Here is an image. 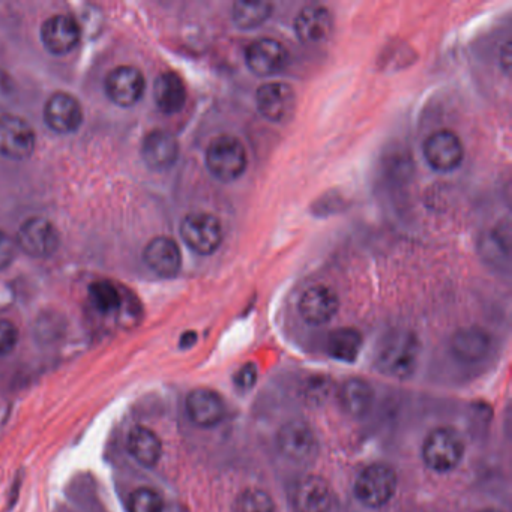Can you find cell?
<instances>
[{
  "instance_id": "obj_1",
  "label": "cell",
  "mask_w": 512,
  "mask_h": 512,
  "mask_svg": "<svg viewBox=\"0 0 512 512\" xmlns=\"http://www.w3.org/2000/svg\"><path fill=\"white\" fill-rule=\"evenodd\" d=\"M421 343L415 332L395 329L380 341L376 353V367L392 379L406 380L418 368Z\"/></svg>"
},
{
  "instance_id": "obj_2",
  "label": "cell",
  "mask_w": 512,
  "mask_h": 512,
  "mask_svg": "<svg viewBox=\"0 0 512 512\" xmlns=\"http://www.w3.org/2000/svg\"><path fill=\"white\" fill-rule=\"evenodd\" d=\"M466 451L463 437L454 428H434L422 445V460L436 473H449L461 463Z\"/></svg>"
},
{
  "instance_id": "obj_3",
  "label": "cell",
  "mask_w": 512,
  "mask_h": 512,
  "mask_svg": "<svg viewBox=\"0 0 512 512\" xmlns=\"http://www.w3.org/2000/svg\"><path fill=\"white\" fill-rule=\"evenodd\" d=\"M247 164L245 146L233 136L217 137L206 151V166L211 175L221 182H233L241 178Z\"/></svg>"
},
{
  "instance_id": "obj_4",
  "label": "cell",
  "mask_w": 512,
  "mask_h": 512,
  "mask_svg": "<svg viewBox=\"0 0 512 512\" xmlns=\"http://www.w3.org/2000/svg\"><path fill=\"white\" fill-rule=\"evenodd\" d=\"M397 475L388 464L374 463L356 476L353 493L367 508H382L397 491Z\"/></svg>"
},
{
  "instance_id": "obj_5",
  "label": "cell",
  "mask_w": 512,
  "mask_h": 512,
  "mask_svg": "<svg viewBox=\"0 0 512 512\" xmlns=\"http://www.w3.org/2000/svg\"><path fill=\"white\" fill-rule=\"evenodd\" d=\"M277 446L281 454L295 464H310L319 455V440L308 422L292 419L280 428Z\"/></svg>"
},
{
  "instance_id": "obj_6",
  "label": "cell",
  "mask_w": 512,
  "mask_h": 512,
  "mask_svg": "<svg viewBox=\"0 0 512 512\" xmlns=\"http://www.w3.org/2000/svg\"><path fill=\"white\" fill-rule=\"evenodd\" d=\"M223 226L215 215L208 212L188 214L181 223V236L194 253L209 256L223 242Z\"/></svg>"
},
{
  "instance_id": "obj_7",
  "label": "cell",
  "mask_w": 512,
  "mask_h": 512,
  "mask_svg": "<svg viewBox=\"0 0 512 512\" xmlns=\"http://www.w3.org/2000/svg\"><path fill=\"white\" fill-rule=\"evenodd\" d=\"M16 244L28 256L46 259L61 247V235L52 221L43 217H32L20 226Z\"/></svg>"
},
{
  "instance_id": "obj_8",
  "label": "cell",
  "mask_w": 512,
  "mask_h": 512,
  "mask_svg": "<svg viewBox=\"0 0 512 512\" xmlns=\"http://www.w3.org/2000/svg\"><path fill=\"white\" fill-rule=\"evenodd\" d=\"M37 145L34 128L16 115L0 116V155L10 160H26Z\"/></svg>"
},
{
  "instance_id": "obj_9",
  "label": "cell",
  "mask_w": 512,
  "mask_h": 512,
  "mask_svg": "<svg viewBox=\"0 0 512 512\" xmlns=\"http://www.w3.org/2000/svg\"><path fill=\"white\" fill-rule=\"evenodd\" d=\"M289 499L295 512H329L332 488L322 476H301L290 485Z\"/></svg>"
},
{
  "instance_id": "obj_10",
  "label": "cell",
  "mask_w": 512,
  "mask_h": 512,
  "mask_svg": "<svg viewBox=\"0 0 512 512\" xmlns=\"http://www.w3.org/2000/svg\"><path fill=\"white\" fill-rule=\"evenodd\" d=\"M256 104L263 118L283 124L295 115L296 92L287 83H266L257 89Z\"/></svg>"
},
{
  "instance_id": "obj_11",
  "label": "cell",
  "mask_w": 512,
  "mask_h": 512,
  "mask_svg": "<svg viewBox=\"0 0 512 512\" xmlns=\"http://www.w3.org/2000/svg\"><path fill=\"white\" fill-rule=\"evenodd\" d=\"M424 157L436 172H452L463 163V143L452 131H436L425 140Z\"/></svg>"
},
{
  "instance_id": "obj_12",
  "label": "cell",
  "mask_w": 512,
  "mask_h": 512,
  "mask_svg": "<svg viewBox=\"0 0 512 512\" xmlns=\"http://www.w3.org/2000/svg\"><path fill=\"white\" fill-rule=\"evenodd\" d=\"M146 80L139 68L122 65L110 71L106 91L110 100L119 107H133L145 94Z\"/></svg>"
},
{
  "instance_id": "obj_13",
  "label": "cell",
  "mask_w": 512,
  "mask_h": 512,
  "mask_svg": "<svg viewBox=\"0 0 512 512\" xmlns=\"http://www.w3.org/2000/svg\"><path fill=\"white\" fill-rule=\"evenodd\" d=\"M245 61L256 76H274L289 64V52L280 41L260 38L247 47Z\"/></svg>"
},
{
  "instance_id": "obj_14",
  "label": "cell",
  "mask_w": 512,
  "mask_h": 512,
  "mask_svg": "<svg viewBox=\"0 0 512 512\" xmlns=\"http://www.w3.org/2000/svg\"><path fill=\"white\" fill-rule=\"evenodd\" d=\"M82 29L74 17L56 14L44 22L41 40L44 47L56 56L68 55L79 46Z\"/></svg>"
},
{
  "instance_id": "obj_15",
  "label": "cell",
  "mask_w": 512,
  "mask_h": 512,
  "mask_svg": "<svg viewBox=\"0 0 512 512\" xmlns=\"http://www.w3.org/2000/svg\"><path fill=\"white\" fill-rule=\"evenodd\" d=\"M44 121L58 134H71L83 124V109L77 98L67 92L52 95L44 107Z\"/></svg>"
},
{
  "instance_id": "obj_16",
  "label": "cell",
  "mask_w": 512,
  "mask_h": 512,
  "mask_svg": "<svg viewBox=\"0 0 512 512\" xmlns=\"http://www.w3.org/2000/svg\"><path fill=\"white\" fill-rule=\"evenodd\" d=\"M188 418L200 428H214L226 418L223 397L212 389L197 388L185 400Z\"/></svg>"
},
{
  "instance_id": "obj_17",
  "label": "cell",
  "mask_w": 512,
  "mask_h": 512,
  "mask_svg": "<svg viewBox=\"0 0 512 512\" xmlns=\"http://www.w3.org/2000/svg\"><path fill=\"white\" fill-rule=\"evenodd\" d=\"M340 299L328 286H314L302 295L299 313L310 325H326L337 316Z\"/></svg>"
},
{
  "instance_id": "obj_18",
  "label": "cell",
  "mask_w": 512,
  "mask_h": 512,
  "mask_svg": "<svg viewBox=\"0 0 512 512\" xmlns=\"http://www.w3.org/2000/svg\"><path fill=\"white\" fill-rule=\"evenodd\" d=\"M146 265L152 272L163 278H172L182 268V254L175 239L158 236L146 245L143 253Z\"/></svg>"
},
{
  "instance_id": "obj_19",
  "label": "cell",
  "mask_w": 512,
  "mask_h": 512,
  "mask_svg": "<svg viewBox=\"0 0 512 512\" xmlns=\"http://www.w3.org/2000/svg\"><path fill=\"white\" fill-rule=\"evenodd\" d=\"M490 334L478 326H470L455 332L451 338V352L464 364H476L484 361L491 350Z\"/></svg>"
},
{
  "instance_id": "obj_20",
  "label": "cell",
  "mask_w": 512,
  "mask_h": 512,
  "mask_svg": "<svg viewBox=\"0 0 512 512\" xmlns=\"http://www.w3.org/2000/svg\"><path fill=\"white\" fill-rule=\"evenodd\" d=\"M334 31L331 11L319 5L304 8L295 20V32L305 44L325 43Z\"/></svg>"
},
{
  "instance_id": "obj_21",
  "label": "cell",
  "mask_w": 512,
  "mask_h": 512,
  "mask_svg": "<svg viewBox=\"0 0 512 512\" xmlns=\"http://www.w3.org/2000/svg\"><path fill=\"white\" fill-rule=\"evenodd\" d=\"M142 157L151 169H170L178 161V140L167 131H151L143 140Z\"/></svg>"
},
{
  "instance_id": "obj_22",
  "label": "cell",
  "mask_w": 512,
  "mask_h": 512,
  "mask_svg": "<svg viewBox=\"0 0 512 512\" xmlns=\"http://www.w3.org/2000/svg\"><path fill=\"white\" fill-rule=\"evenodd\" d=\"M341 409L353 419H364L374 406V389L359 377L346 380L338 391Z\"/></svg>"
},
{
  "instance_id": "obj_23",
  "label": "cell",
  "mask_w": 512,
  "mask_h": 512,
  "mask_svg": "<svg viewBox=\"0 0 512 512\" xmlns=\"http://www.w3.org/2000/svg\"><path fill=\"white\" fill-rule=\"evenodd\" d=\"M155 104L166 115L181 112L187 103V88L184 80L176 73H163L154 85Z\"/></svg>"
},
{
  "instance_id": "obj_24",
  "label": "cell",
  "mask_w": 512,
  "mask_h": 512,
  "mask_svg": "<svg viewBox=\"0 0 512 512\" xmlns=\"http://www.w3.org/2000/svg\"><path fill=\"white\" fill-rule=\"evenodd\" d=\"M128 451L143 467L157 466L163 455V442L148 427H134L128 434Z\"/></svg>"
},
{
  "instance_id": "obj_25",
  "label": "cell",
  "mask_w": 512,
  "mask_h": 512,
  "mask_svg": "<svg viewBox=\"0 0 512 512\" xmlns=\"http://www.w3.org/2000/svg\"><path fill=\"white\" fill-rule=\"evenodd\" d=\"M361 332L353 328H338L329 334L326 350L331 358L341 362H355L362 349Z\"/></svg>"
},
{
  "instance_id": "obj_26",
  "label": "cell",
  "mask_w": 512,
  "mask_h": 512,
  "mask_svg": "<svg viewBox=\"0 0 512 512\" xmlns=\"http://www.w3.org/2000/svg\"><path fill=\"white\" fill-rule=\"evenodd\" d=\"M89 301L98 313L110 316L122 310L125 298L122 290L112 281L98 280L89 286Z\"/></svg>"
},
{
  "instance_id": "obj_27",
  "label": "cell",
  "mask_w": 512,
  "mask_h": 512,
  "mask_svg": "<svg viewBox=\"0 0 512 512\" xmlns=\"http://www.w3.org/2000/svg\"><path fill=\"white\" fill-rule=\"evenodd\" d=\"M272 10L274 8H272L269 2H247V0H241V2L233 4V22H235L238 28L250 31V29L262 26L271 17Z\"/></svg>"
},
{
  "instance_id": "obj_28",
  "label": "cell",
  "mask_w": 512,
  "mask_h": 512,
  "mask_svg": "<svg viewBox=\"0 0 512 512\" xmlns=\"http://www.w3.org/2000/svg\"><path fill=\"white\" fill-rule=\"evenodd\" d=\"M481 251L485 260L491 265L508 268L509 251H511V232H509L508 221H506L505 227H497L487 236V239L482 241Z\"/></svg>"
},
{
  "instance_id": "obj_29",
  "label": "cell",
  "mask_w": 512,
  "mask_h": 512,
  "mask_svg": "<svg viewBox=\"0 0 512 512\" xmlns=\"http://www.w3.org/2000/svg\"><path fill=\"white\" fill-rule=\"evenodd\" d=\"M236 512H278V509L266 491L247 488L236 500Z\"/></svg>"
},
{
  "instance_id": "obj_30",
  "label": "cell",
  "mask_w": 512,
  "mask_h": 512,
  "mask_svg": "<svg viewBox=\"0 0 512 512\" xmlns=\"http://www.w3.org/2000/svg\"><path fill=\"white\" fill-rule=\"evenodd\" d=\"M163 497L154 488L140 487L133 491L128 500V512H163Z\"/></svg>"
},
{
  "instance_id": "obj_31",
  "label": "cell",
  "mask_w": 512,
  "mask_h": 512,
  "mask_svg": "<svg viewBox=\"0 0 512 512\" xmlns=\"http://www.w3.org/2000/svg\"><path fill=\"white\" fill-rule=\"evenodd\" d=\"M329 391H331V383H329L328 377L322 376L310 377L302 388L305 401L310 404H320L325 401L328 398Z\"/></svg>"
},
{
  "instance_id": "obj_32",
  "label": "cell",
  "mask_w": 512,
  "mask_h": 512,
  "mask_svg": "<svg viewBox=\"0 0 512 512\" xmlns=\"http://www.w3.org/2000/svg\"><path fill=\"white\" fill-rule=\"evenodd\" d=\"M19 328L10 320H0V356H7L16 350L19 344Z\"/></svg>"
},
{
  "instance_id": "obj_33",
  "label": "cell",
  "mask_w": 512,
  "mask_h": 512,
  "mask_svg": "<svg viewBox=\"0 0 512 512\" xmlns=\"http://www.w3.org/2000/svg\"><path fill=\"white\" fill-rule=\"evenodd\" d=\"M17 250L19 247H17L16 239L0 230V271L7 269L16 260Z\"/></svg>"
},
{
  "instance_id": "obj_34",
  "label": "cell",
  "mask_w": 512,
  "mask_h": 512,
  "mask_svg": "<svg viewBox=\"0 0 512 512\" xmlns=\"http://www.w3.org/2000/svg\"><path fill=\"white\" fill-rule=\"evenodd\" d=\"M257 377H259V370H257L256 364H245L239 368L238 373L235 374V385L238 386L241 391H250L254 388L257 383Z\"/></svg>"
},
{
  "instance_id": "obj_35",
  "label": "cell",
  "mask_w": 512,
  "mask_h": 512,
  "mask_svg": "<svg viewBox=\"0 0 512 512\" xmlns=\"http://www.w3.org/2000/svg\"><path fill=\"white\" fill-rule=\"evenodd\" d=\"M14 92L13 80L5 71H0V106H4Z\"/></svg>"
},
{
  "instance_id": "obj_36",
  "label": "cell",
  "mask_w": 512,
  "mask_h": 512,
  "mask_svg": "<svg viewBox=\"0 0 512 512\" xmlns=\"http://www.w3.org/2000/svg\"><path fill=\"white\" fill-rule=\"evenodd\" d=\"M500 61H502L503 68H505V74H509V71H511V43H506L505 47H503L502 50V56H500Z\"/></svg>"
},
{
  "instance_id": "obj_37",
  "label": "cell",
  "mask_w": 512,
  "mask_h": 512,
  "mask_svg": "<svg viewBox=\"0 0 512 512\" xmlns=\"http://www.w3.org/2000/svg\"><path fill=\"white\" fill-rule=\"evenodd\" d=\"M197 341V334L193 331L185 332L184 335L181 337V347L182 349H190V347H193L194 344H196Z\"/></svg>"
},
{
  "instance_id": "obj_38",
  "label": "cell",
  "mask_w": 512,
  "mask_h": 512,
  "mask_svg": "<svg viewBox=\"0 0 512 512\" xmlns=\"http://www.w3.org/2000/svg\"><path fill=\"white\" fill-rule=\"evenodd\" d=\"M163 512H188L184 506L179 505V503H167L164 505Z\"/></svg>"
},
{
  "instance_id": "obj_39",
  "label": "cell",
  "mask_w": 512,
  "mask_h": 512,
  "mask_svg": "<svg viewBox=\"0 0 512 512\" xmlns=\"http://www.w3.org/2000/svg\"><path fill=\"white\" fill-rule=\"evenodd\" d=\"M479 512H502V511H497V509H484V511H479Z\"/></svg>"
}]
</instances>
